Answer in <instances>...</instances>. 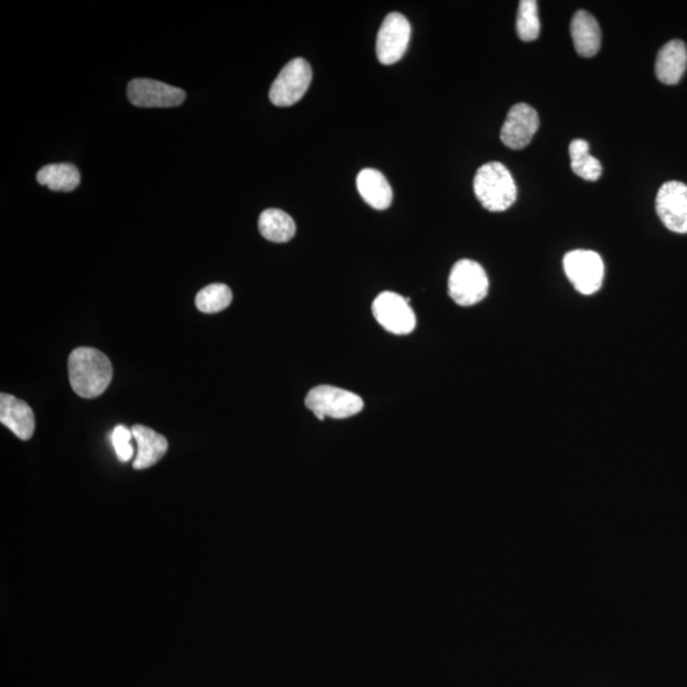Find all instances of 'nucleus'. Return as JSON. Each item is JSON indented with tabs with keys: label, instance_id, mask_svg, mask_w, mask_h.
<instances>
[{
	"label": "nucleus",
	"instance_id": "4be33fe9",
	"mask_svg": "<svg viewBox=\"0 0 687 687\" xmlns=\"http://www.w3.org/2000/svg\"><path fill=\"white\" fill-rule=\"evenodd\" d=\"M132 438V429L125 427V425H116L114 432L111 434V441L120 462L132 460L134 456V447L130 443Z\"/></svg>",
	"mask_w": 687,
	"mask_h": 687
},
{
	"label": "nucleus",
	"instance_id": "423d86ee",
	"mask_svg": "<svg viewBox=\"0 0 687 687\" xmlns=\"http://www.w3.org/2000/svg\"><path fill=\"white\" fill-rule=\"evenodd\" d=\"M312 82V69L305 59H293L271 84L269 98L278 107L296 105L306 95Z\"/></svg>",
	"mask_w": 687,
	"mask_h": 687
},
{
	"label": "nucleus",
	"instance_id": "f8f14e48",
	"mask_svg": "<svg viewBox=\"0 0 687 687\" xmlns=\"http://www.w3.org/2000/svg\"><path fill=\"white\" fill-rule=\"evenodd\" d=\"M0 422L22 441L34 436L35 415L30 405L4 392L0 395Z\"/></svg>",
	"mask_w": 687,
	"mask_h": 687
},
{
	"label": "nucleus",
	"instance_id": "9d476101",
	"mask_svg": "<svg viewBox=\"0 0 687 687\" xmlns=\"http://www.w3.org/2000/svg\"><path fill=\"white\" fill-rule=\"evenodd\" d=\"M658 217L671 232L687 233V185L668 181L661 186L656 199Z\"/></svg>",
	"mask_w": 687,
	"mask_h": 687
},
{
	"label": "nucleus",
	"instance_id": "9b49d317",
	"mask_svg": "<svg viewBox=\"0 0 687 687\" xmlns=\"http://www.w3.org/2000/svg\"><path fill=\"white\" fill-rule=\"evenodd\" d=\"M539 126V114L534 107L526 104L514 105L504 121L500 139L504 146L518 151L531 143Z\"/></svg>",
	"mask_w": 687,
	"mask_h": 687
},
{
	"label": "nucleus",
	"instance_id": "6ab92c4d",
	"mask_svg": "<svg viewBox=\"0 0 687 687\" xmlns=\"http://www.w3.org/2000/svg\"><path fill=\"white\" fill-rule=\"evenodd\" d=\"M570 166L574 174L586 181H597L602 176V165L590 154V144L574 139L569 146Z\"/></svg>",
	"mask_w": 687,
	"mask_h": 687
},
{
	"label": "nucleus",
	"instance_id": "412c9836",
	"mask_svg": "<svg viewBox=\"0 0 687 687\" xmlns=\"http://www.w3.org/2000/svg\"><path fill=\"white\" fill-rule=\"evenodd\" d=\"M539 6L536 0H521L517 14V34L522 41H535L540 36Z\"/></svg>",
	"mask_w": 687,
	"mask_h": 687
},
{
	"label": "nucleus",
	"instance_id": "a211bd4d",
	"mask_svg": "<svg viewBox=\"0 0 687 687\" xmlns=\"http://www.w3.org/2000/svg\"><path fill=\"white\" fill-rule=\"evenodd\" d=\"M39 184L48 186L53 191H64L70 193L78 188L81 182L78 168L69 163H58V165H48L42 167L37 174Z\"/></svg>",
	"mask_w": 687,
	"mask_h": 687
},
{
	"label": "nucleus",
	"instance_id": "0eeeda50",
	"mask_svg": "<svg viewBox=\"0 0 687 687\" xmlns=\"http://www.w3.org/2000/svg\"><path fill=\"white\" fill-rule=\"evenodd\" d=\"M410 299L394 292H383L372 305L373 316L391 334L408 335L417 326Z\"/></svg>",
	"mask_w": 687,
	"mask_h": 687
},
{
	"label": "nucleus",
	"instance_id": "dca6fc26",
	"mask_svg": "<svg viewBox=\"0 0 687 687\" xmlns=\"http://www.w3.org/2000/svg\"><path fill=\"white\" fill-rule=\"evenodd\" d=\"M357 188L364 202L373 209L385 210L390 207L394 199L389 181L375 168H366L359 172Z\"/></svg>",
	"mask_w": 687,
	"mask_h": 687
},
{
	"label": "nucleus",
	"instance_id": "aec40b11",
	"mask_svg": "<svg viewBox=\"0 0 687 687\" xmlns=\"http://www.w3.org/2000/svg\"><path fill=\"white\" fill-rule=\"evenodd\" d=\"M232 291L226 284H210L196 294L195 305L200 312L217 313L232 303Z\"/></svg>",
	"mask_w": 687,
	"mask_h": 687
},
{
	"label": "nucleus",
	"instance_id": "20e7f679",
	"mask_svg": "<svg viewBox=\"0 0 687 687\" xmlns=\"http://www.w3.org/2000/svg\"><path fill=\"white\" fill-rule=\"evenodd\" d=\"M305 403L319 420L352 418L364 408L362 397L354 392L327 385L308 392Z\"/></svg>",
	"mask_w": 687,
	"mask_h": 687
},
{
	"label": "nucleus",
	"instance_id": "4468645a",
	"mask_svg": "<svg viewBox=\"0 0 687 687\" xmlns=\"http://www.w3.org/2000/svg\"><path fill=\"white\" fill-rule=\"evenodd\" d=\"M132 432L138 443V455L133 464L135 470L149 469L166 455L168 442L162 434L140 424L134 425Z\"/></svg>",
	"mask_w": 687,
	"mask_h": 687
},
{
	"label": "nucleus",
	"instance_id": "f257e3e1",
	"mask_svg": "<svg viewBox=\"0 0 687 687\" xmlns=\"http://www.w3.org/2000/svg\"><path fill=\"white\" fill-rule=\"evenodd\" d=\"M69 381L72 389L84 399H95L109 389L112 364L100 350L77 348L69 355Z\"/></svg>",
	"mask_w": 687,
	"mask_h": 687
},
{
	"label": "nucleus",
	"instance_id": "39448f33",
	"mask_svg": "<svg viewBox=\"0 0 687 687\" xmlns=\"http://www.w3.org/2000/svg\"><path fill=\"white\" fill-rule=\"evenodd\" d=\"M565 274L573 287L584 296L600 291L605 278V265L601 256L591 250H574L564 256Z\"/></svg>",
	"mask_w": 687,
	"mask_h": 687
},
{
	"label": "nucleus",
	"instance_id": "f03ea898",
	"mask_svg": "<svg viewBox=\"0 0 687 687\" xmlns=\"http://www.w3.org/2000/svg\"><path fill=\"white\" fill-rule=\"evenodd\" d=\"M474 191L489 212H506L517 200V186L511 172L502 163L481 166L474 179Z\"/></svg>",
	"mask_w": 687,
	"mask_h": 687
},
{
	"label": "nucleus",
	"instance_id": "f3484780",
	"mask_svg": "<svg viewBox=\"0 0 687 687\" xmlns=\"http://www.w3.org/2000/svg\"><path fill=\"white\" fill-rule=\"evenodd\" d=\"M259 229L266 240L275 243L291 241L296 235V223L280 209H266L259 218Z\"/></svg>",
	"mask_w": 687,
	"mask_h": 687
},
{
	"label": "nucleus",
	"instance_id": "ddd939ff",
	"mask_svg": "<svg viewBox=\"0 0 687 687\" xmlns=\"http://www.w3.org/2000/svg\"><path fill=\"white\" fill-rule=\"evenodd\" d=\"M687 67V49L684 41L672 40L658 51L656 76L667 86H675L681 81Z\"/></svg>",
	"mask_w": 687,
	"mask_h": 687
},
{
	"label": "nucleus",
	"instance_id": "2eb2a0df",
	"mask_svg": "<svg viewBox=\"0 0 687 687\" xmlns=\"http://www.w3.org/2000/svg\"><path fill=\"white\" fill-rule=\"evenodd\" d=\"M574 48L583 58H592L601 49V28L596 18L586 11H578L570 25Z\"/></svg>",
	"mask_w": 687,
	"mask_h": 687
},
{
	"label": "nucleus",
	"instance_id": "7ed1b4c3",
	"mask_svg": "<svg viewBox=\"0 0 687 687\" xmlns=\"http://www.w3.org/2000/svg\"><path fill=\"white\" fill-rule=\"evenodd\" d=\"M489 279L483 266L474 260L457 261L448 278V293L458 306L471 307L488 296Z\"/></svg>",
	"mask_w": 687,
	"mask_h": 687
},
{
	"label": "nucleus",
	"instance_id": "6e6552de",
	"mask_svg": "<svg viewBox=\"0 0 687 687\" xmlns=\"http://www.w3.org/2000/svg\"><path fill=\"white\" fill-rule=\"evenodd\" d=\"M411 36L410 23L401 13H390L382 22L376 42L377 58L383 65H392L408 50Z\"/></svg>",
	"mask_w": 687,
	"mask_h": 687
},
{
	"label": "nucleus",
	"instance_id": "1a4fd4ad",
	"mask_svg": "<svg viewBox=\"0 0 687 687\" xmlns=\"http://www.w3.org/2000/svg\"><path fill=\"white\" fill-rule=\"evenodd\" d=\"M128 98L134 106L143 109H165L181 105L186 93L170 84L138 78L129 83Z\"/></svg>",
	"mask_w": 687,
	"mask_h": 687
}]
</instances>
